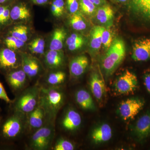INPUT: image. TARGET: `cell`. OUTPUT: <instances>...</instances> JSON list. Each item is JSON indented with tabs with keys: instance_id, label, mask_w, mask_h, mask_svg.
<instances>
[{
	"instance_id": "1f68e13d",
	"label": "cell",
	"mask_w": 150,
	"mask_h": 150,
	"mask_svg": "<svg viewBox=\"0 0 150 150\" xmlns=\"http://www.w3.org/2000/svg\"><path fill=\"white\" fill-rule=\"evenodd\" d=\"M64 0H54L51 5V12L54 16L59 17L64 13Z\"/></svg>"
},
{
	"instance_id": "b9f144b4",
	"label": "cell",
	"mask_w": 150,
	"mask_h": 150,
	"mask_svg": "<svg viewBox=\"0 0 150 150\" xmlns=\"http://www.w3.org/2000/svg\"><path fill=\"white\" fill-rule=\"evenodd\" d=\"M48 0H32L34 4L38 5H44L48 2Z\"/></svg>"
},
{
	"instance_id": "d6986e66",
	"label": "cell",
	"mask_w": 150,
	"mask_h": 150,
	"mask_svg": "<svg viewBox=\"0 0 150 150\" xmlns=\"http://www.w3.org/2000/svg\"><path fill=\"white\" fill-rule=\"evenodd\" d=\"M114 11L109 5L105 4L100 6L96 11V18L100 24L110 26L112 23Z\"/></svg>"
},
{
	"instance_id": "60d3db41",
	"label": "cell",
	"mask_w": 150,
	"mask_h": 150,
	"mask_svg": "<svg viewBox=\"0 0 150 150\" xmlns=\"http://www.w3.org/2000/svg\"><path fill=\"white\" fill-rule=\"evenodd\" d=\"M13 1V0H0V6L12 4Z\"/></svg>"
},
{
	"instance_id": "277c9868",
	"label": "cell",
	"mask_w": 150,
	"mask_h": 150,
	"mask_svg": "<svg viewBox=\"0 0 150 150\" xmlns=\"http://www.w3.org/2000/svg\"><path fill=\"white\" fill-rule=\"evenodd\" d=\"M23 114L14 112L4 121L1 127V136L5 139H14L22 132L23 127Z\"/></svg>"
},
{
	"instance_id": "e575fe53",
	"label": "cell",
	"mask_w": 150,
	"mask_h": 150,
	"mask_svg": "<svg viewBox=\"0 0 150 150\" xmlns=\"http://www.w3.org/2000/svg\"><path fill=\"white\" fill-rule=\"evenodd\" d=\"M67 5L68 11L72 14L77 12L79 8L78 0H67Z\"/></svg>"
},
{
	"instance_id": "9c48e42d",
	"label": "cell",
	"mask_w": 150,
	"mask_h": 150,
	"mask_svg": "<svg viewBox=\"0 0 150 150\" xmlns=\"http://www.w3.org/2000/svg\"><path fill=\"white\" fill-rule=\"evenodd\" d=\"M132 58L136 62H145L150 59V39L143 38L134 43Z\"/></svg>"
},
{
	"instance_id": "ba28073f",
	"label": "cell",
	"mask_w": 150,
	"mask_h": 150,
	"mask_svg": "<svg viewBox=\"0 0 150 150\" xmlns=\"http://www.w3.org/2000/svg\"><path fill=\"white\" fill-rule=\"evenodd\" d=\"M144 101L137 98H130L120 103L118 111L124 120L133 119L144 107Z\"/></svg>"
},
{
	"instance_id": "d590c367",
	"label": "cell",
	"mask_w": 150,
	"mask_h": 150,
	"mask_svg": "<svg viewBox=\"0 0 150 150\" xmlns=\"http://www.w3.org/2000/svg\"><path fill=\"white\" fill-rule=\"evenodd\" d=\"M84 40L82 36L77 33H73L67 38L66 40V44L67 46L74 44L79 41Z\"/></svg>"
},
{
	"instance_id": "83f0119b",
	"label": "cell",
	"mask_w": 150,
	"mask_h": 150,
	"mask_svg": "<svg viewBox=\"0 0 150 150\" xmlns=\"http://www.w3.org/2000/svg\"><path fill=\"white\" fill-rule=\"evenodd\" d=\"M70 23L73 29L78 31L84 30L87 27L85 20L79 13L73 14L70 20Z\"/></svg>"
},
{
	"instance_id": "ee69618b",
	"label": "cell",
	"mask_w": 150,
	"mask_h": 150,
	"mask_svg": "<svg viewBox=\"0 0 150 150\" xmlns=\"http://www.w3.org/2000/svg\"><path fill=\"white\" fill-rule=\"evenodd\" d=\"M1 34V32H0V43H1L2 36Z\"/></svg>"
},
{
	"instance_id": "7c38bea8",
	"label": "cell",
	"mask_w": 150,
	"mask_h": 150,
	"mask_svg": "<svg viewBox=\"0 0 150 150\" xmlns=\"http://www.w3.org/2000/svg\"><path fill=\"white\" fill-rule=\"evenodd\" d=\"M129 3L134 13L150 22V0H129Z\"/></svg>"
},
{
	"instance_id": "44dd1931",
	"label": "cell",
	"mask_w": 150,
	"mask_h": 150,
	"mask_svg": "<svg viewBox=\"0 0 150 150\" xmlns=\"http://www.w3.org/2000/svg\"><path fill=\"white\" fill-rule=\"evenodd\" d=\"M76 101L80 106L84 110H93L95 105L92 98L88 91L81 89L76 93Z\"/></svg>"
},
{
	"instance_id": "5b68a950",
	"label": "cell",
	"mask_w": 150,
	"mask_h": 150,
	"mask_svg": "<svg viewBox=\"0 0 150 150\" xmlns=\"http://www.w3.org/2000/svg\"><path fill=\"white\" fill-rule=\"evenodd\" d=\"M2 44V46L0 47V71L6 74L18 69L21 65V59L20 60L16 51Z\"/></svg>"
},
{
	"instance_id": "e0dca14e",
	"label": "cell",
	"mask_w": 150,
	"mask_h": 150,
	"mask_svg": "<svg viewBox=\"0 0 150 150\" xmlns=\"http://www.w3.org/2000/svg\"><path fill=\"white\" fill-rule=\"evenodd\" d=\"M21 65L23 70L29 78L34 77L40 72V64L32 57L26 56L22 57Z\"/></svg>"
},
{
	"instance_id": "4316f807",
	"label": "cell",
	"mask_w": 150,
	"mask_h": 150,
	"mask_svg": "<svg viewBox=\"0 0 150 150\" xmlns=\"http://www.w3.org/2000/svg\"><path fill=\"white\" fill-rule=\"evenodd\" d=\"M1 43L8 48L16 52L25 45V42L7 34L2 36Z\"/></svg>"
},
{
	"instance_id": "d4e9b609",
	"label": "cell",
	"mask_w": 150,
	"mask_h": 150,
	"mask_svg": "<svg viewBox=\"0 0 150 150\" xmlns=\"http://www.w3.org/2000/svg\"><path fill=\"white\" fill-rule=\"evenodd\" d=\"M103 27L100 26H95L91 30L90 46L93 51H98L102 45V35Z\"/></svg>"
},
{
	"instance_id": "5bb4252c",
	"label": "cell",
	"mask_w": 150,
	"mask_h": 150,
	"mask_svg": "<svg viewBox=\"0 0 150 150\" xmlns=\"http://www.w3.org/2000/svg\"><path fill=\"white\" fill-rule=\"evenodd\" d=\"M88 65V60L85 56H76L70 62V73L73 77L80 76L85 71Z\"/></svg>"
},
{
	"instance_id": "9a60e30c",
	"label": "cell",
	"mask_w": 150,
	"mask_h": 150,
	"mask_svg": "<svg viewBox=\"0 0 150 150\" xmlns=\"http://www.w3.org/2000/svg\"><path fill=\"white\" fill-rule=\"evenodd\" d=\"M112 131L111 127L107 123H103L94 129L92 133L93 141L96 144L107 142L111 139Z\"/></svg>"
},
{
	"instance_id": "4dcf8cb0",
	"label": "cell",
	"mask_w": 150,
	"mask_h": 150,
	"mask_svg": "<svg viewBox=\"0 0 150 150\" xmlns=\"http://www.w3.org/2000/svg\"><path fill=\"white\" fill-rule=\"evenodd\" d=\"M79 8L81 10L86 14H92L95 12L96 6L90 0H78Z\"/></svg>"
},
{
	"instance_id": "7bdbcfd3",
	"label": "cell",
	"mask_w": 150,
	"mask_h": 150,
	"mask_svg": "<svg viewBox=\"0 0 150 150\" xmlns=\"http://www.w3.org/2000/svg\"><path fill=\"white\" fill-rule=\"evenodd\" d=\"M117 2L124 4L129 1V0H115Z\"/></svg>"
},
{
	"instance_id": "f546056e",
	"label": "cell",
	"mask_w": 150,
	"mask_h": 150,
	"mask_svg": "<svg viewBox=\"0 0 150 150\" xmlns=\"http://www.w3.org/2000/svg\"><path fill=\"white\" fill-rule=\"evenodd\" d=\"M66 79V74L64 72L56 71L48 75L47 81L51 86H57L63 83Z\"/></svg>"
},
{
	"instance_id": "7a4b0ae2",
	"label": "cell",
	"mask_w": 150,
	"mask_h": 150,
	"mask_svg": "<svg viewBox=\"0 0 150 150\" xmlns=\"http://www.w3.org/2000/svg\"><path fill=\"white\" fill-rule=\"evenodd\" d=\"M126 55L124 41L120 38L113 40L101 61V67L107 76L112 75L123 62Z\"/></svg>"
},
{
	"instance_id": "ffe728a7",
	"label": "cell",
	"mask_w": 150,
	"mask_h": 150,
	"mask_svg": "<svg viewBox=\"0 0 150 150\" xmlns=\"http://www.w3.org/2000/svg\"><path fill=\"white\" fill-rule=\"evenodd\" d=\"M11 20L13 23L28 19L30 17V11L22 4L11 5L10 10Z\"/></svg>"
},
{
	"instance_id": "ac0fdd59",
	"label": "cell",
	"mask_w": 150,
	"mask_h": 150,
	"mask_svg": "<svg viewBox=\"0 0 150 150\" xmlns=\"http://www.w3.org/2000/svg\"><path fill=\"white\" fill-rule=\"evenodd\" d=\"M29 114L28 123L31 129L37 130L44 126L46 115L43 108L39 104Z\"/></svg>"
},
{
	"instance_id": "6da1fadb",
	"label": "cell",
	"mask_w": 150,
	"mask_h": 150,
	"mask_svg": "<svg viewBox=\"0 0 150 150\" xmlns=\"http://www.w3.org/2000/svg\"><path fill=\"white\" fill-rule=\"evenodd\" d=\"M64 94L56 87L40 88L39 105L49 120H54L64 103Z\"/></svg>"
},
{
	"instance_id": "603a6c76",
	"label": "cell",
	"mask_w": 150,
	"mask_h": 150,
	"mask_svg": "<svg viewBox=\"0 0 150 150\" xmlns=\"http://www.w3.org/2000/svg\"><path fill=\"white\" fill-rule=\"evenodd\" d=\"M66 35L67 33L64 28H58L55 29L50 42V50L61 51L64 46Z\"/></svg>"
},
{
	"instance_id": "8fae6325",
	"label": "cell",
	"mask_w": 150,
	"mask_h": 150,
	"mask_svg": "<svg viewBox=\"0 0 150 150\" xmlns=\"http://www.w3.org/2000/svg\"><path fill=\"white\" fill-rule=\"evenodd\" d=\"M134 134L139 140L145 139L150 134V111L145 113L137 121Z\"/></svg>"
},
{
	"instance_id": "f35d334b",
	"label": "cell",
	"mask_w": 150,
	"mask_h": 150,
	"mask_svg": "<svg viewBox=\"0 0 150 150\" xmlns=\"http://www.w3.org/2000/svg\"><path fill=\"white\" fill-rule=\"evenodd\" d=\"M84 43V40L79 41L77 43H74V44L68 46V49L71 51H76V50H77L81 48L82 46H83Z\"/></svg>"
},
{
	"instance_id": "2e32d148",
	"label": "cell",
	"mask_w": 150,
	"mask_h": 150,
	"mask_svg": "<svg viewBox=\"0 0 150 150\" xmlns=\"http://www.w3.org/2000/svg\"><path fill=\"white\" fill-rule=\"evenodd\" d=\"M90 86L92 93L98 100H100L105 92V85L104 81L97 73L91 75Z\"/></svg>"
},
{
	"instance_id": "74e56055",
	"label": "cell",
	"mask_w": 150,
	"mask_h": 150,
	"mask_svg": "<svg viewBox=\"0 0 150 150\" xmlns=\"http://www.w3.org/2000/svg\"><path fill=\"white\" fill-rule=\"evenodd\" d=\"M144 84L150 94V68L145 71L144 75Z\"/></svg>"
},
{
	"instance_id": "484cf974",
	"label": "cell",
	"mask_w": 150,
	"mask_h": 150,
	"mask_svg": "<svg viewBox=\"0 0 150 150\" xmlns=\"http://www.w3.org/2000/svg\"><path fill=\"white\" fill-rule=\"evenodd\" d=\"M12 4L0 6V32L13 23L10 16Z\"/></svg>"
},
{
	"instance_id": "4fadbf2b",
	"label": "cell",
	"mask_w": 150,
	"mask_h": 150,
	"mask_svg": "<svg viewBox=\"0 0 150 150\" xmlns=\"http://www.w3.org/2000/svg\"><path fill=\"white\" fill-rule=\"evenodd\" d=\"M81 122L80 114L74 109H69L63 118L62 125L66 130L72 131L78 129Z\"/></svg>"
},
{
	"instance_id": "7402d4cb",
	"label": "cell",
	"mask_w": 150,
	"mask_h": 150,
	"mask_svg": "<svg viewBox=\"0 0 150 150\" xmlns=\"http://www.w3.org/2000/svg\"><path fill=\"white\" fill-rule=\"evenodd\" d=\"M45 62L49 68L58 69L63 65V54L61 51L50 50L45 56Z\"/></svg>"
},
{
	"instance_id": "d6a6232c",
	"label": "cell",
	"mask_w": 150,
	"mask_h": 150,
	"mask_svg": "<svg viewBox=\"0 0 150 150\" xmlns=\"http://www.w3.org/2000/svg\"><path fill=\"white\" fill-rule=\"evenodd\" d=\"M113 39L112 32L108 28L103 27L102 35V45L105 48L108 49L112 44Z\"/></svg>"
},
{
	"instance_id": "52a82bcc",
	"label": "cell",
	"mask_w": 150,
	"mask_h": 150,
	"mask_svg": "<svg viewBox=\"0 0 150 150\" xmlns=\"http://www.w3.org/2000/svg\"><path fill=\"white\" fill-rule=\"evenodd\" d=\"M138 81L137 76L127 70L115 81L114 88L119 94H129L137 89Z\"/></svg>"
},
{
	"instance_id": "3957f363",
	"label": "cell",
	"mask_w": 150,
	"mask_h": 150,
	"mask_svg": "<svg viewBox=\"0 0 150 150\" xmlns=\"http://www.w3.org/2000/svg\"><path fill=\"white\" fill-rule=\"evenodd\" d=\"M40 88L37 86L27 88L11 103L14 112L25 114L33 111L39 104Z\"/></svg>"
},
{
	"instance_id": "30bf717a",
	"label": "cell",
	"mask_w": 150,
	"mask_h": 150,
	"mask_svg": "<svg viewBox=\"0 0 150 150\" xmlns=\"http://www.w3.org/2000/svg\"><path fill=\"white\" fill-rule=\"evenodd\" d=\"M27 75L23 69L12 70L6 74V79L9 86L14 92L21 90L25 86Z\"/></svg>"
},
{
	"instance_id": "8d00e7d4",
	"label": "cell",
	"mask_w": 150,
	"mask_h": 150,
	"mask_svg": "<svg viewBox=\"0 0 150 150\" xmlns=\"http://www.w3.org/2000/svg\"><path fill=\"white\" fill-rule=\"evenodd\" d=\"M0 99L5 101L7 103H11L12 102L6 93L2 84L0 82Z\"/></svg>"
},
{
	"instance_id": "836d02e7",
	"label": "cell",
	"mask_w": 150,
	"mask_h": 150,
	"mask_svg": "<svg viewBox=\"0 0 150 150\" xmlns=\"http://www.w3.org/2000/svg\"><path fill=\"white\" fill-rule=\"evenodd\" d=\"M74 146L70 141L64 139H59L56 142L54 148V150H73Z\"/></svg>"
},
{
	"instance_id": "cb8c5ba5",
	"label": "cell",
	"mask_w": 150,
	"mask_h": 150,
	"mask_svg": "<svg viewBox=\"0 0 150 150\" xmlns=\"http://www.w3.org/2000/svg\"><path fill=\"white\" fill-rule=\"evenodd\" d=\"M7 34L16 38L25 43L27 41L28 37V30L27 26L23 25H16L8 26Z\"/></svg>"
},
{
	"instance_id": "f1b7e54d",
	"label": "cell",
	"mask_w": 150,
	"mask_h": 150,
	"mask_svg": "<svg viewBox=\"0 0 150 150\" xmlns=\"http://www.w3.org/2000/svg\"><path fill=\"white\" fill-rule=\"evenodd\" d=\"M45 46L44 39L41 38H38L29 43V49L33 54H42L44 53Z\"/></svg>"
},
{
	"instance_id": "ab89813d",
	"label": "cell",
	"mask_w": 150,
	"mask_h": 150,
	"mask_svg": "<svg viewBox=\"0 0 150 150\" xmlns=\"http://www.w3.org/2000/svg\"><path fill=\"white\" fill-rule=\"evenodd\" d=\"M96 6H100L105 4V0H90Z\"/></svg>"
},
{
	"instance_id": "8992f818",
	"label": "cell",
	"mask_w": 150,
	"mask_h": 150,
	"mask_svg": "<svg viewBox=\"0 0 150 150\" xmlns=\"http://www.w3.org/2000/svg\"><path fill=\"white\" fill-rule=\"evenodd\" d=\"M54 131L50 126H43L38 130L33 135L30 140V146L33 149L46 150L51 144Z\"/></svg>"
},
{
	"instance_id": "f6af8a7d",
	"label": "cell",
	"mask_w": 150,
	"mask_h": 150,
	"mask_svg": "<svg viewBox=\"0 0 150 150\" xmlns=\"http://www.w3.org/2000/svg\"><path fill=\"white\" fill-rule=\"evenodd\" d=\"M1 116H0V122H1Z\"/></svg>"
}]
</instances>
